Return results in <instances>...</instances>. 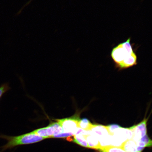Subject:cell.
<instances>
[{
    "mask_svg": "<svg viewBox=\"0 0 152 152\" xmlns=\"http://www.w3.org/2000/svg\"><path fill=\"white\" fill-rule=\"evenodd\" d=\"M0 138L6 140L8 142L6 144L0 147V149H1L0 152H3L7 149H11L16 146L35 143L45 139L34 134L33 132L16 137L1 134Z\"/></svg>",
    "mask_w": 152,
    "mask_h": 152,
    "instance_id": "1",
    "label": "cell"
},
{
    "mask_svg": "<svg viewBox=\"0 0 152 152\" xmlns=\"http://www.w3.org/2000/svg\"><path fill=\"white\" fill-rule=\"evenodd\" d=\"M131 40V38H129L124 42L119 43L112 49V58L118 66L134 52Z\"/></svg>",
    "mask_w": 152,
    "mask_h": 152,
    "instance_id": "2",
    "label": "cell"
},
{
    "mask_svg": "<svg viewBox=\"0 0 152 152\" xmlns=\"http://www.w3.org/2000/svg\"><path fill=\"white\" fill-rule=\"evenodd\" d=\"M80 119L79 114H76L71 117L57 119L56 121L64 132L71 133L75 135L79 128L78 124Z\"/></svg>",
    "mask_w": 152,
    "mask_h": 152,
    "instance_id": "3",
    "label": "cell"
},
{
    "mask_svg": "<svg viewBox=\"0 0 152 152\" xmlns=\"http://www.w3.org/2000/svg\"><path fill=\"white\" fill-rule=\"evenodd\" d=\"M33 132L38 136L46 139L52 138L53 136L64 132L58 122H54L45 128L37 129Z\"/></svg>",
    "mask_w": 152,
    "mask_h": 152,
    "instance_id": "4",
    "label": "cell"
},
{
    "mask_svg": "<svg viewBox=\"0 0 152 152\" xmlns=\"http://www.w3.org/2000/svg\"><path fill=\"white\" fill-rule=\"evenodd\" d=\"M148 118H144L143 120L137 125L129 128L132 132V139L136 142L147 134V122Z\"/></svg>",
    "mask_w": 152,
    "mask_h": 152,
    "instance_id": "5",
    "label": "cell"
},
{
    "mask_svg": "<svg viewBox=\"0 0 152 152\" xmlns=\"http://www.w3.org/2000/svg\"><path fill=\"white\" fill-rule=\"evenodd\" d=\"M99 140L110 135L106 126L100 124H93L90 131Z\"/></svg>",
    "mask_w": 152,
    "mask_h": 152,
    "instance_id": "6",
    "label": "cell"
},
{
    "mask_svg": "<svg viewBox=\"0 0 152 152\" xmlns=\"http://www.w3.org/2000/svg\"><path fill=\"white\" fill-rule=\"evenodd\" d=\"M86 140L88 148L99 150L100 149L99 140L90 131H89L88 134L87 135Z\"/></svg>",
    "mask_w": 152,
    "mask_h": 152,
    "instance_id": "7",
    "label": "cell"
},
{
    "mask_svg": "<svg viewBox=\"0 0 152 152\" xmlns=\"http://www.w3.org/2000/svg\"><path fill=\"white\" fill-rule=\"evenodd\" d=\"M137 56L135 53L134 52L118 66L121 69H124L136 65L137 64Z\"/></svg>",
    "mask_w": 152,
    "mask_h": 152,
    "instance_id": "8",
    "label": "cell"
},
{
    "mask_svg": "<svg viewBox=\"0 0 152 152\" xmlns=\"http://www.w3.org/2000/svg\"><path fill=\"white\" fill-rule=\"evenodd\" d=\"M121 147L126 152H138L137 143L132 139L126 140Z\"/></svg>",
    "mask_w": 152,
    "mask_h": 152,
    "instance_id": "9",
    "label": "cell"
},
{
    "mask_svg": "<svg viewBox=\"0 0 152 152\" xmlns=\"http://www.w3.org/2000/svg\"><path fill=\"white\" fill-rule=\"evenodd\" d=\"M93 124L87 118L80 119L78 124L79 128L86 131H90L92 126Z\"/></svg>",
    "mask_w": 152,
    "mask_h": 152,
    "instance_id": "10",
    "label": "cell"
},
{
    "mask_svg": "<svg viewBox=\"0 0 152 152\" xmlns=\"http://www.w3.org/2000/svg\"><path fill=\"white\" fill-rule=\"evenodd\" d=\"M99 151H100L106 152H126L121 147L109 146L108 147L102 148Z\"/></svg>",
    "mask_w": 152,
    "mask_h": 152,
    "instance_id": "11",
    "label": "cell"
},
{
    "mask_svg": "<svg viewBox=\"0 0 152 152\" xmlns=\"http://www.w3.org/2000/svg\"><path fill=\"white\" fill-rule=\"evenodd\" d=\"M108 132L110 136H113L114 132L117 129L121 128L119 125L116 124H112L106 126Z\"/></svg>",
    "mask_w": 152,
    "mask_h": 152,
    "instance_id": "12",
    "label": "cell"
},
{
    "mask_svg": "<svg viewBox=\"0 0 152 152\" xmlns=\"http://www.w3.org/2000/svg\"><path fill=\"white\" fill-rule=\"evenodd\" d=\"M142 142H143L146 146V147H151L152 146V141L151 139L148 137V135H145L140 140Z\"/></svg>",
    "mask_w": 152,
    "mask_h": 152,
    "instance_id": "13",
    "label": "cell"
},
{
    "mask_svg": "<svg viewBox=\"0 0 152 152\" xmlns=\"http://www.w3.org/2000/svg\"><path fill=\"white\" fill-rule=\"evenodd\" d=\"M10 88L7 83H4L0 86V99L3 94L9 90Z\"/></svg>",
    "mask_w": 152,
    "mask_h": 152,
    "instance_id": "14",
    "label": "cell"
},
{
    "mask_svg": "<svg viewBox=\"0 0 152 152\" xmlns=\"http://www.w3.org/2000/svg\"><path fill=\"white\" fill-rule=\"evenodd\" d=\"M101 152H105V151H101Z\"/></svg>",
    "mask_w": 152,
    "mask_h": 152,
    "instance_id": "15",
    "label": "cell"
}]
</instances>
